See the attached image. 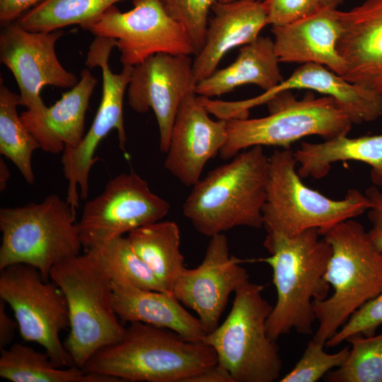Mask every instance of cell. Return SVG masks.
<instances>
[{"mask_svg": "<svg viewBox=\"0 0 382 382\" xmlns=\"http://www.w3.org/2000/svg\"><path fill=\"white\" fill-rule=\"evenodd\" d=\"M85 252L96 257L110 274L120 275L137 287L168 293L127 237L115 238Z\"/></svg>", "mask_w": 382, "mask_h": 382, "instance_id": "cell-30", "label": "cell"}, {"mask_svg": "<svg viewBox=\"0 0 382 382\" xmlns=\"http://www.w3.org/2000/svg\"><path fill=\"white\" fill-rule=\"evenodd\" d=\"M6 303L0 299V349L6 348L14 336L15 332L18 328V323L11 318L6 310Z\"/></svg>", "mask_w": 382, "mask_h": 382, "instance_id": "cell-39", "label": "cell"}, {"mask_svg": "<svg viewBox=\"0 0 382 382\" xmlns=\"http://www.w3.org/2000/svg\"><path fill=\"white\" fill-rule=\"evenodd\" d=\"M232 1H235V0H218V1H221V2H229ZM260 1H263L265 0H260Z\"/></svg>", "mask_w": 382, "mask_h": 382, "instance_id": "cell-42", "label": "cell"}, {"mask_svg": "<svg viewBox=\"0 0 382 382\" xmlns=\"http://www.w3.org/2000/svg\"><path fill=\"white\" fill-rule=\"evenodd\" d=\"M185 382H234L230 373L218 362L188 378Z\"/></svg>", "mask_w": 382, "mask_h": 382, "instance_id": "cell-38", "label": "cell"}, {"mask_svg": "<svg viewBox=\"0 0 382 382\" xmlns=\"http://www.w3.org/2000/svg\"><path fill=\"white\" fill-rule=\"evenodd\" d=\"M195 92L182 100L173 123L165 168L182 184L194 186L206 163L227 140L226 120L214 121Z\"/></svg>", "mask_w": 382, "mask_h": 382, "instance_id": "cell-17", "label": "cell"}, {"mask_svg": "<svg viewBox=\"0 0 382 382\" xmlns=\"http://www.w3.org/2000/svg\"><path fill=\"white\" fill-rule=\"evenodd\" d=\"M44 0H0L1 26L16 22L25 12Z\"/></svg>", "mask_w": 382, "mask_h": 382, "instance_id": "cell-37", "label": "cell"}, {"mask_svg": "<svg viewBox=\"0 0 382 382\" xmlns=\"http://www.w3.org/2000/svg\"><path fill=\"white\" fill-rule=\"evenodd\" d=\"M114 47H117V41L105 37H95L89 46L86 65L89 68H100L102 98L93 123L81 144L76 148L65 146L62 156L64 175L69 182L66 199L74 210L79 207L78 186L81 197L86 199L88 197L89 173L98 160L94 154L100 141L112 129L117 130L120 147L123 150L127 141L123 99L133 66H123L119 74L112 71L109 58Z\"/></svg>", "mask_w": 382, "mask_h": 382, "instance_id": "cell-11", "label": "cell"}, {"mask_svg": "<svg viewBox=\"0 0 382 382\" xmlns=\"http://www.w3.org/2000/svg\"><path fill=\"white\" fill-rule=\"evenodd\" d=\"M82 28L96 37L116 40L123 66H134L158 53L195 55L186 30L161 0H133V8L127 12L111 6Z\"/></svg>", "mask_w": 382, "mask_h": 382, "instance_id": "cell-12", "label": "cell"}, {"mask_svg": "<svg viewBox=\"0 0 382 382\" xmlns=\"http://www.w3.org/2000/svg\"><path fill=\"white\" fill-rule=\"evenodd\" d=\"M382 325V291L355 311L325 345L335 347L354 335L371 336Z\"/></svg>", "mask_w": 382, "mask_h": 382, "instance_id": "cell-34", "label": "cell"}, {"mask_svg": "<svg viewBox=\"0 0 382 382\" xmlns=\"http://www.w3.org/2000/svg\"><path fill=\"white\" fill-rule=\"evenodd\" d=\"M345 362L325 375L329 382H382V333L354 335Z\"/></svg>", "mask_w": 382, "mask_h": 382, "instance_id": "cell-31", "label": "cell"}, {"mask_svg": "<svg viewBox=\"0 0 382 382\" xmlns=\"http://www.w3.org/2000/svg\"><path fill=\"white\" fill-rule=\"evenodd\" d=\"M267 25L282 26L304 18L321 8L318 0H265Z\"/></svg>", "mask_w": 382, "mask_h": 382, "instance_id": "cell-35", "label": "cell"}, {"mask_svg": "<svg viewBox=\"0 0 382 382\" xmlns=\"http://www.w3.org/2000/svg\"><path fill=\"white\" fill-rule=\"evenodd\" d=\"M0 82V153L17 167L30 185L35 181L32 155L40 145L23 124L17 112L23 105L20 95Z\"/></svg>", "mask_w": 382, "mask_h": 382, "instance_id": "cell-28", "label": "cell"}, {"mask_svg": "<svg viewBox=\"0 0 382 382\" xmlns=\"http://www.w3.org/2000/svg\"><path fill=\"white\" fill-rule=\"evenodd\" d=\"M338 11L321 8L282 26H272L274 49L280 63H316L343 76L346 66L337 50L341 33Z\"/></svg>", "mask_w": 382, "mask_h": 382, "instance_id": "cell-21", "label": "cell"}, {"mask_svg": "<svg viewBox=\"0 0 382 382\" xmlns=\"http://www.w3.org/2000/svg\"><path fill=\"white\" fill-rule=\"evenodd\" d=\"M193 61L190 55L158 53L132 68L128 84L130 108L154 111L159 129L160 151L166 154L173 123L183 98L195 92Z\"/></svg>", "mask_w": 382, "mask_h": 382, "instance_id": "cell-15", "label": "cell"}, {"mask_svg": "<svg viewBox=\"0 0 382 382\" xmlns=\"http://www.w3.org/2000/svg\"><path fill=\"white\" fill-rule=\"evenodd\" d=\"M321 8H335L341 5L345 0H318Z\"/></svg>", "mask_w": 382, "mask_h": 382, "instance_id": "cell-41", "label": "cell"}, {"mask_svg": "<svg viewBox=\"0 0 382 382\" xmlns=\"http://www.w3.org/2000/svg\"><path fill=\"white\" fill-rule=\"evenodd\" d=\"M0 271V298L11 308L21 337L43 347L57 366H74L59 337L69 328L68 304L62 289L26 264L11 265Z\"/></svg>", "mask_w": 382, "mask_h": 382, "instance_id": "cell-10", "label": "cell"}, {"mask_svg": "<svg viewBox=\"0 0 382 382\" xmlns=\"http://www.w3.org/2000/svg\"><path fill=\"white\" fill-rule=\"evenodd\" d=\"M217 362L214 349L204 342L132 322L122 340L99 349L82 369L119 381L185 382Z\"/></svg>", "mask_w": 382, "mask_h": 382, "instance_id": "cell-3", "label": "cell"}, {"mask_svg": "<svg viewBox=\"0 0 382 382\" xmlns=\"http://www.w3.org/2000/svg\"><path fill=\"white\" fill-rule=\"evenodd\" d=\"M292 89H308L332 97L345 110L353 124L371 122L382 115L381 98L316 63L303 64L286 79L258 96L238 101L223 100L221 110L227 118H246L250 108L266 103L279 93Z\"/></svg>", "mask_w": 382, "mask_h": 382, "instance_id": "cell-18", "label": "cell"}, {"mask_svg": "<svg viewBox=\"0 0 382 382\" xmlns=\"http://www.w3.org/2000/svg\"><path fill=\"white\" fill-rule=\"evenodd\" d=\"M324 343L312 338L294 367L280 382H316L331 370L340 367L346 360L350 347L347 346L335 353H328Z\"/></svg>", "mask_w": 382, "mask_h": 382, "instance_id": "cell-32", "label": "cell"}, {"mask_svg": "<svg viewBox=\"0 0 382 382\" xmlns=\"http://www.w3.org/2000/svg\"><path fill=\"white\" fill-rule=\"evenodd\" d=\"M127 238L166 291L172 294L176 281L186 268L178 224L171 221H156L130 231Z\"/></svg>", "mask_w": 382, "mask_h": 382, "instance_id": "cell-26", "label": "cell"}, {"mask_svg": "<svg viewBox=\"0 0 382 382\" xmlns=\"http://www.w3.org/2000/svg\"><path fill=\"white\" fill-rule=\"evenodd\" d=\"M279 63L273 40L259 36L240 49L233 63L216 69L199 81L195 85V93L199 96L211 98L227 93L245 84H254L265 91H269L284 79Z\"/></svg>", "mask_w": 382, "mask_h": 382, "instance_id": "cell-24", "label": "cell"}, {"mask_svg": "<svg viewBox=\"0 0 382 382\" xmlns=\"http://www.w3.org/2000/svg\"><path fill=\"white\" fill-rule=\"evenodd\" d=\"M97 79L88 69L81 71V79L62 98L48 107L42 119L21 114V118L45 152L59 154L65 146L77 147L84 134V120Z\"/></svg>", "mask_w": 382, "mask_h": 382, "instance_id": "cell-23", "label": "cell"}, {"mask_svg": "<svg viewBox=\"0 0 382 382\" xmlns=\"http://www.w3.org/2000/svg\"><path fill=\"white\" fill-rule=\"evenodd\" d=\"M294 154L301 178L320 179L329 173L332 163L356 161L371 167V181L382 188V134L357 138L344 135L320 143L303 141Z\"/></svg>", "mask_w": 382, "mask_h": 382, "instance_id": "cell-25", "label": "cell"}, {"mask_svg": "<svg viewBox=\"0 0 382 382\" xmlns=\"http://www.w3.org/2000/svg\"><path fill=\"white\" fill-rule=\"evenodd\" d=\"M263 289L250 281L239 287L225 320L202 341L214 349L218 364L234 382H273L280 377L279 349L266 325L273 306L263 298Z\"/></svg>", "mask_w": 382, "mask_h": 382, "instance_id": "cell-9", "label": "cell"}, {"mask_svg": "<svg viewBox=\"0 0 382 382\" xmlns=\"http://www.w3.org/2000/svg\"><path fill=\"white\" fill-rule=\"evenodd\" d=\"M10 178V171L9 169L2 159L0 158V191L3 192L7 185V182Z\"/></svg>", "mask_w": 382, "mask_h": 382, "instance_id": "cell-40", "label": "cell"}, {"mask_svg": "<svg viewBox=\"0 0 382 382\" xmlns=\"http://www.w3.org/2000/svg\"><path fill=\"white\" fill-rule=\"evenodd\" d=\"M62 35L59 30L29 31L16 21L1 25L0 61L16 81L23 105L27 108L21 114L27 117L42 119L45 115L48 107L40 96L44 86L72 88L79 81L57 58L55 45Z\"/></svg>", "mask_w": 382, "mask_h": 382, "instance_id": "cell-14", "label": "cell"}, {"mask_svg": "<svg viewBox=\"0 0 382 382\" xmlns=\"http://www.w3.org/2000/svg\"><path fill=\"white\" fill-rule=\"evenodd\" d=\"M338 16L337 50L346 66L342 76L382 99V0H366Z\"/></svg>", "mask_w": 382, "mask_h": 382, "instance_id": "cell-19", "label": "cell"}, {"mask_svg": "<svg viewBox=\"0 0 382 382\" xmlns=\"http://www.w3.org/2000/svg\"><path fill=\"white\" fill-rule=\"evenodd\" d=\"M170 208L169 203L154 193L137 173H120L107 183L99 195L85 204L78 222L83 248L87 251L158 221Z\"/></svg>", "mask_w": 382, "mask_h": 382, "instance_id": "cell-13", "label": "cell"}, {"mask_svg": "<svg viewBox=\"0 0 382 382\" xmlns=\"http://www.w3.org/2000/svg\"><path fill=\"white\" fill-rule=\"evenodd\" d=\"M364 194L370 202L368 218L371 227L367 233L375 247L382 252V192L372 185Z\"/></svg>", "mask_w": 382, "mask_h": 382, "instance_id": "cell-36", "label": "cell"}, {"mask_svg": "<svg viewBox=\"0 0 382 382\" xmlns=\"http://www.w3.org/2000/svg\"><path fill=\"white\" fill-rule=\"evenodd\" d=\"M110 275L113 306L121 321L141 322L170 330L187 340L203 341L204 328L173 294L143 289L120 275Z\"/></svg>", "mask_w": 382, "mask_h": 382, "instance_id": "cell-22", "label": "cell"}, {"mask_svg": "<svg viewBox=\"0 0 382 382\" xmlns=\"http://www.w3.org/2000/svg\"><path fill=\"white\" fill-rule=\"evenodd\" d=\"M0 376L13 382H119L75 365L59 367L46 352L19 343L1 350Z\"/></svg>", "mask_w": 382, "mask_h": 382, "instance_id": "cell-27", "label": "cell"}, {"mask_svg": "<svg viewBox=\"0 0 382 382\" xmlns=\"http://www.w3.org/2000/svg\"><path fill=\"white\" fill-rule=\"evenodd\" d=\"M323 236L332 250L324 277L333 294L313 301L319 325L313 339L325 344L355 311L382 291V252L354 219L336 224Z\"/></svg>", "mask_w": 382, "mask_h": 382, "instance_id": "cell-4", "label": "cell"}, {"mask_svg": "<svg viewBox=\"0 0 382 382\" xmlns=\"http://www.w3.org/2000/svg\"><path fill=\"white\" fill-rule=\"evenodd\" d=\"M269 165L263 146L239 152L192 186L183 215L209 238L238 226L263 227Z\"/></svg>", "mask_w": 382, "mask_h": 382, "instance_id": "cell-2", "label": "cell"}, {"mask_svg": "<svg viewBox=\"0 0 382 382\" xmlns=\"http://www.w3.org/2000/svg\"><path fill=\"white\" fill-rule=\"evenodd\" d=\"M212 11L214 16L208 23L204 43L192 63L195 85L216 70L228 51L254 41L267 25L260 0L217 1Z\"/></svg>", "mask_w": 382, "mask_h": 382, "instance_id": "cell-20", "label": "cell"}, {"mask_svg": "<svg viewBox=\"0 0 382 382\" xmlns=\"http://www.w3.org/2000/svg\"><path fill=\"white\" fill-rule=\"evenodd\" d=\"M167 13L186 30L195 55L203 47L210 11L218 0H161Z\"/></svg>", "mask_w": 382, "mask_h": 382, "instance_id": "cell-33", "label": "cell"}, {"mask_svg": "<svg viewBox=\"0 0 382 382\" xmlns=\"http://www.w3.org/2000/svg\"><path fill=\"white\" fill-rule=\"evenodd\" d=\"M76 210L57 194L40 202L0 209V270L14 264L38 270L45 280L52 267L80 255Z\"/></svg>", "mask_w": 382, "mask_h": 382, "instance_id": "cell-7", "label": "cell"}, {"mask_svg": "<svg viewBox=\"0 0 382 382\" xmlns=\"http://www.w3.org/2000/svg\"><path fill=\"white\" fill-rule=\"evenodd\" d=\"M269 115L259 118L226 120L227 140L219 154L232 158L255 146L289 149L296 141L312 135L324 140L347 135L352 122L331 96L309 93L298 100L290 91L279 93L267 103Z\"/></svg>", "mask_w": 382, "mask_h": 382, "instance_id": "cell-8", "label": "cell"}, {"mask_svg": "<svg viewBox=\"0 0 382 382\" xmlns=\"http://www.w3.org/2000/svg\"><path fill=\"white\" fill-rule=\"evenodd\" d=\"M266 199L262 209L267 233L297 236L316 228L323 236L336 224L354 219L370 207L365 194L349 190L336 200L306 186L297 171L294 151L275 150L269 157Z\"/></svg>", "mask_w": 382, "mask_h": 382, "instance_id": "cell-6", "label": "cell"}, {"mask_svg": "<svg viewBox=\"0 0 382 382\" xmlns=\"http://www.w3.org/2000/svg\"><path fill=\"white\" fill-rule=\"evenodd\" d=\"M122 0H44L16 21L32 32H52L95 20L105 10Z\"/></svg>", "mask_w": 382, "mask_h": 382, "instance_id": "cell-29", "label": "cell"}, {"mask_svg": "<svg viewBox=\"0 0 382 382\" xmlns=\"http://www.w3.org/2000/svg\"><path fill=\"white\" fill-rule=\"evenodd\" d=\"M320 236L311 228L295 237L267 233L263 242L271 255L258 260L272 267L277 291L266 323L274 341L294 330L303 335L313 334V301L326 299L330 289L324 277L332 250Z\"/></svg>", "mask_w": 382, "mask_h": 382, "instance_id": "cell-1", "label": "cell"}, {"mask_svg": "<svg viewBox=\"0 0 382 382\" xmlns=\"http://www.w3.org/2000/svg\"><path fill=\"white\" fill-rule=\"evenodd\" d=\"M241 262L230 254L224 233L215 235L210 238L201 264L185 268L173 286L172 294L197 313L207 333L219 325L231 294L249 281Z\"/></svg>", "mask_w": 382, "mask_h": 382, "instance_id": "cell-16", "label": "cell"}, {"mask_svg": "<svg viewBox=\"0 0 382 382\" xmlns=\"http://www.w3.org/2000/svg\"><path fill=\"white\" fill-rule=\"evenodd\" d=\"M50 278L68 304L69 333L64 345L74 364L82 369L96 352L120 342L126 332L113 306L111 275L85 252L54 266Z\"/></svg>", "mask_w": 382, "mask_h": 382, "instance_id": "cell-5", "label": "cell"}]
</instances>
